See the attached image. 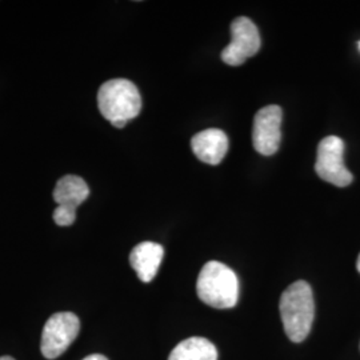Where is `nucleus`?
I'll return each mask as SVG.
<instances>
[{
	"instance_id": "obj_2",
	"label": "nucleus",
	"mask_w": 360,
	"mask_h": 360,
	"mask_svg": "<svg viewBox=\"0 0 360 360\" xmlns=\"http://www.w3.org/2000/svg\"><path fill=\"white\" fill-rule=\"evenodd\" d=\"M101 114L116 129H123L142 110V98L138 87L127 79H111L98 92Z\"/></svg>"
},
{
	"instance_id": "obj_16",
	"label": "nucleus",
	"mask_w": 360,
	"mask_h": 360,
	"mask_svg": "<svg viewBox=\"0 0 360 360\" xmlns=\"http://www.w3.org/2000/svg\"><path fill=\"white\" fill-rule=\"evenodd\" d=\"M359 47H360V43H359Z\"/></svg>"
},
{
	"instance_id": "obj_13",
	"label": "nucleus",
	"mask_w": 360,
	"mask_h": 360,
	"mask_svg": "<svg viewBox=\"0 0 360 360\" xmlns=\"http://www.w3.org/2000/svg\"><path fill=\"white\" fill-rule=\"evenodd\" d=\"M83 360H108L103 355H99V354H94V355H90V356H87V358H84Z\"/></svg>"
},
{
	"instance_id": "obj_7",
	"label": "nucleus",
	"mask_w": 360,
	"mask_h": 360,
	"mask_svg": "<svg viewBox=\"0 0 360 360\" xmlns=\"http://www.w3.org/2000/svg\"><path fill=\"white\" fill-rule=\"evenodd\" d=\"M283 119V111L279 105H267L259 110L254 117L252 143L257 153L264 156L274 155L281 146L282 132L281 124Z\"/></svg>"
},
{
	"instance_id": "obj_5",
	"label": "nucleus",
	"mask_w": 360,
	"mask_h": 360,
	"mask_svg": "<svg viewBox=\"0 0 360 360\" xmlns=\"http://www.w3.org/2000/svg\"><path fill=\"white\" fill-rule=\"evenodd\" d=\"M345 142L338 136H327L318 146L315 171L318 176L336 187H347L354 179L345 162Z\"/></svg>"
},
{
	"instance_id": "obj_1",
	"label": "nucleus",
	"mask_w": 360,
	"mask_h": 360,
	"mask_svg": "<svg viewBox=\"0 0 360 360\" xmlns=\"http://www.w3.org/2000/svg\"><path fill=\"white\" fill-rule=\"evenodd\" d=\"M279 309L285 335L294 343L303 342L309 336L315 318L311 285L304 281H297L287 287L281 297Z\"/></svg>"
},
{
	"instance_id": "obj_8",
	"label": "nucleus",
	"mask_w": 360,
	"mask_h": 360,
	"mask_svg": "<svg viewBox=\"0 0 360 360\" xmlns=\"http://www.w3.org/2000/svg\"><path fill=\"white\" fill-rule=\"evenodd\" d=\"M191 148L199 160L217 166L229 151V138L221 129H205L198 132L191 139Z\"/></svg>"
},
{
	"instance_id": "obj_12",
	"label": "nucleus",
	"mask_w": 360,
	"mask_h": 360,
	"mask_svg": "<svg viewBox=\"0 0 360 360\" xmlns=\"http://www.w3.org/2000/svg\"><path fill=\"white\" fill-rule=\"evenodd\" d=\"M75 219H77V210H74V208L58 206L53 211V220L58 226L68 227L75 223Z\"/></svg>"
},
{
	"instance_id": "obj_6",
	"label": "nucleus",
	"mask_w": 360,
	"mask_h": 360,
	"mask_svg": "<svg viewBox=\"0 0 360 360\" xmlns=\"http://www.w3.org/2000/svg\"><path fill=\"white\" fill-rule=\"evenodd\" d=\"M260 50V35L254 22L245 16L231 25V41L221 51V60L229 65H240Z\"/></svg>"
},
{
	"instance_id": "obj_11",
	"label": "nucleus",
	"mask_w": 360,
	"mask_h": 360,
	"mask_svg": "<svg viewBox=\"0 0 360 360\" xmlns=\"http://www.w3.org/2000/svg\"><path fill=\"white\" fill-rule=\"evenodd\" d=\"M168 360H218V349L206 338L193 336L180 342Z\"/></svg>"
},
{
	"instance_id": "obj_9",
	"label": "nucleus",
	"mask_w": 360,
	"mask_h": 360,
	"mask_svg": "<svg viewBox=\"0 0 360 360\" xmlns=\"http://www.w3.org/2000/svg\"><path fill=\"white\" fill-rule=\"evenodd\" d=\"M163 257L165 248L159 243L143 242L131 251L129 264L143 283H150L154 281Z\"/></svg>"
},
{
	"instance_id": "obj_14",
	"label": "nucleus",
	"mask_w": 360,
	"mask_h": 360,
	"mask_svg": "<svg viewBox=\"0 0 360 360\" xmlns=\"http://www.w3.org/2000/svg\"><path fill=\"white\" fill-rule=\"evenodd\" d=\"M0 360H15L13 358H11V356H1L0 358Z\"/></svg>"
},
{
	"instance_id": "obj_3",
	"label": "nucleus",
	"mask_w": 360,
	"mask_h": 360,
	"mask_svg": "<svg viewBox=\"0 0 360 360\" xmlns=\"http://www.w3.org/2000/svg\"><path fill=\"white\" fill-rule=\"evenodd\" d=\"M196 292L210 307L232 309L239 299V279L229 266L211 260L198 276Z\"/></svg>"
},
{
	"instance_id": "obj_4",
	"label": "nucleus",
	"mask_w": 360,
	"mask_h": 360,
	"mask_svg": "<svg viewBox=\"0 0 360 360\" xmlns=\"http://www.w3.org/2000/svg\"><path fill=\"white\" fill-rule=\"evenodd\" d=\"M80 331V321L72 312L53 314L47 321L43 334L40 349L46 359L59 358L65 349L77 339Z\"/></svg>"
},
{
	"instance_id": "obj_15",
	"label": "nucleus",
	"mask_w": 360,
	"mask_h": 360,
	"mask_svg": "<svg viewBox=\"0 0 360 360\" xmlns=\"http://www.w3.org/2000/svg\"><path fill=\"white\" fill-rule=\"evenodd\" d=\"M356 269H358V271L360 272V255L359 257H358V260H356Z\"/></svg>"
},
{
	"instance_id": "obj_10",
	"label": "nucleus",
	"mask_w": 360,
	"mask_h": 360,
	"mask_svg": "<svg viewBox=\"0 0 360 360\" xmlns=\"http://www.w3.org/2000/svg\"><path fill=\"white\" fill-rule=\"evenodd\" d=\"M90 195L89 184L77 175H65L56 183L53 190V200L58 206L70 207L77 210Z\"/></svg>"
}]
</instances>
